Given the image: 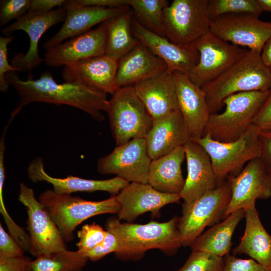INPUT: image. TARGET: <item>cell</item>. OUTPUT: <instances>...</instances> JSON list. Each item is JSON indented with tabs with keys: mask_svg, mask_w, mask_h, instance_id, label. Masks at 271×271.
<instances>
[{
	"mask_svg": "<svg viewBox=\"0 0 271 271\" xmlns=\"http://www.w3.org/2000/svg\"><path fill=\"white\" fill-rule=\"evenodd\" d=\"M269 68H270V71H271V67H270Z\"/></svg>",
	"mask_w": 271,
	"mask_h": 271,
	"instance_id": "c3c4849f",
	"label": "cell"
},
{
	"mask_svg": "<svg viewBox=\"0 0 271 271\" xmlns=\"http://www.w3.org/2000/svg\"><path fill=\"white\" fill-rule=\"evenodd\" d=\"M78 4L84 6L102 8H116L129 6V0H75Z\"/></svg>",
	"mask_w": 271,
	"mask_h": 271,
	"instance_id": "f6af8a7d",
	"label": "cell"
},
{
	"mask_svg": "<svg viewBox=\"0 0 271 271\" xmlns=\"http://www.w3.org/2000/svg\"><path fill=\"white\" fill-rule=\"evenodd\" d=\"M258 17L249 13L223 15L211 20L210 32L224 41L261 53L271 36V22Z\"/></svg>",
	"mask_w": 271,
	"mask_h": 271,
	"instance_id": "8fae6325",
	"label": "cell"
},
{
	"mask_svg": "<svg viewBox=\"0 0 271 271\" xmlns=\"http://www.w3.org/2000/svg\"><path fill=\"white\" fill-rule=\"evenodd\" d=\"M260 55L263 63L270 68L271 67V36L264 44Z\"/></svg>",
	"mask_w": 271,
	"mask_h": 271,
	"instance_id": "bcb514c9",
	"label": "cell"
},
{
	"mask_svg": "<svg viewBox=\"0 0 271 271\" xmlns=\"http://www.w3.org/2000/svg\"><path fill=\"white\" fill-rule=\"evenodd\" d=\"M62 7L66 11L65 20L59 31L44 43L43 47L47 50L129 10V6L116 8L84 6L75 0L66 1Z\"/></svg>",
	"mask_w": 271,
	"mask_h": 271,
	"instance_id": "e0dca14e",
	"label": "cell"
},
{
	"mask_svg": "<svg viewBox=\"0 0 271 271\" xmlns=\"http://www.w3.org/2000/svg\"><path fill=\"white\" fill-rule=\"evenodd\" d=\"M18 199L25 207L28 215L29 252L37 257L66 250V242L57 226L44 206L37 199L33 190L21 183Z\"/></svg>",
	"mask_w": 271,
	"mask_h": 271,
	"instance_id": "30bf717a",
	"label": "cell"
},
{
	"mask_svg": "<svg viewBox=\"0 0 271 271\" xmlns=\"http://www.w3.org/2000/svg\"><path fill=\"white\" fill-rule=\"evenodd\" d=\"M117 146L145 138L154 120L132 86L119 88L108 100L105 111Z\"/></svg>",
	"mask_w": 271,
	"mask_h": 271,
	"instance_id": "52a82bcc",
	"label": "cell"
},
{
	"mask_svg": "<svg viewBox=\"0 0 271 271\" xmlns=\"http://www.w3.org/2000/svg\"><path fill=\"white\" fill-rule=\"evenodd\" d=\"M106 40V26L103 22L94 29L47 50L44 55V62L49 67L65 66L104 55Z\"/></svg>",
	"mask_w": 271,
	"mask_h": 271,
	"instance_id": "ac0fdd59",
	"label": "cell"
},
{
	"mask_svg": "<svg viewBox=\"0 0 271 271\" xmlns=\"http://www.w3.org/2000/svg\"><path fill=\"white\" fill-rule=\"evenodd\" d=\"M260 131L252 123L240 138L232 142H218L208 134L193 140L209 155L217 186L237 176L245 164L259 157Z\"/></svg>",
	"mask_w": 271,
	"mask_h": 271,
	"instance_id": "5b68a950",
	"label": "cell"
},
{
	"mask_svg": "<svg viewBox=\"0 0 271 271\" xmlns=\"http://www.w3.org/2000/svg\"><path fill=\"white\" fill-rule=\"evenodd\" d=\"M169 5L166 0H129V3L136 19L146 29L163 37H166L163 11Z\"/></svg>",
	"mask_w": 271,
	"mask_h": 271,
	"instance_id": "1f68e13d",
	"label": "cell"
},
{
	"mask_svg": "<svg viewBox=\"0 0 271 271\" xmlns=\"http://www.w3.org/2000/svg\"><path fill=\"white\" fill-rule=\"evenodd\" d=\"M28 176L34 182H46L52 185L53 190L59 194L74 192L105 191L112 196L117 195L129 182L118 177L106 180L83 179L73 176L64 178L51 176L45 171L43 159L37 157L29 165Z\"/></svg>",
	"mask_w": 271,
	"mask_h": 271,
	"instance_id": "603a6c76",
	"label": "cell"
},
{
	"mask_svg": "<svg viewBox=\"0 0 271 271\" xmlns=\"http://www.w3.org/2000/svg\"><path fill=\"white\" fill-rule=\"evenodd\" d=\"M185 159L184 147H180L166 155L152 160L148 184L160 192L179 195L185 182L181 169Z\"/></svg>",
	"mask_w": 271,
	"mask_h": 271,
	"instance_id": "83f0119b",
	"label": "cell"
},
{
	"mask_svg": "<svg viewBox=\"0 0 271 271\" xmlns=\"http://www.w3.org/2000/svg\"><path fill=\"white\" fill-rule=\"evenodd\" d=\"M262 12H271V0H257Z\"/></svg>",
	"mask_w": 271,
	"mask_h": 271,
	"instance_id": "7dc6e473",
	"label": "cell"
},
{
	"mask_svg": "<svg viewBox=\"0 0 271 271\" xmlns=\"http://www.w3.org/2000/svg\"><path fill=\"white\" fill-rule=\"evenodd\" d=\"M209 0H174L163 11L166 37L179 46L195 48L210 31Z\"/></svg>",
	"mask_w": 271,
	"mask_h": 271,
	"instance_id": "ba28073f",
	"label": "cell"
},
{
	"mask_svg": "<svg viewBox=\"0 0 271 271\" xmlns=\"http://www.w3.org/2000/svg\"><path fill=\"white\" fill-rule=\"evenodd\" d=\"M168 69L162 59L139 43L119 60L116 85L118 88L132 86Z\"/></svg>",
	"mask_w": 271,
	"mask_h": 271,
	"instance_id": "484cf974",
	"label": "cell"
},
{
	"mask_svg": "<svg viewBox=\"0 0 271 271\" xmlns=\"http://www.w3.org/2000/svg\"><path fill=\"white\" fill-rule=\"evenodd\" d=\"M14 38V36L0 37V90L6 92L9 84L5 79L6 73L11 71H20V70L10 65L8 60V46Z\"/></svg>",
	"mask_w": 271,
	"mask_h": 271,
	"instance_id": "74e56055",
	"label": "cell"
},
{
	"mask_svg": "<svg viewBox=\"0 0 271 271\" xmlns=\"http://www.w3.org/2000/svg\"><path fill=\"white\" fill-rule=\"evenodd\" d=\"M66 11L62 7L46 13L28 12L15 23L4 28L2 33L10 36L14 32L23 30L28 35L30 45L27 52L15 55L12 65L20 71H31L44 62L39 55L38 44L43 35L51 27L64 22Z\"/></svg>",
	"mask_w": 271,
	"mask_h": 271,
	"instance_id": "5bb4252c",
	"label": "cell"
},
{
	"mask_svg": "<svg viewBox=\"0 0 271 271\" xmlns=\"http://www.w3.org/2000/svg\"><path fill=\"white\" fill-rule=\"evenodd\" d=\"M267 91L240 92L226 97L223 101L224 110L210 114L204 135L224 143L240 138L253 123Z\"/></svg>",
	"mask_w": 271,
	"mask_h": 271,
	"instance_id": "8992f818",
	"label": "cell"
},
{
	"mask_svg": "<svg viewBox=\"0 0 271 271\" xmlns=\"http://www.w3.org/2000/svg\"><path fill=\"white\" fill-rule=\"evenodd\" d=\"M211 19L229 14L249 13L258 16L262 13L257 0H209Z\"/></svg>",
	"mask_w": 271,
	"mask_h": 271,
	"instance_id": "d6a6232c",
	"label": "cell"
},
{
	"mask_svg": "<svg viewBox=\"0 0 271 271\" xmlns=\"http://www.w3.org/2000/svg\"><path fill=\"white\" fill-rule=\"evenodd\" d=\"M132 18L128 10L104 22L107 29L106 55L119 61L140 43L131 31Z\"/></svg>",
	"mask_w": 271,
	"mask_h": 271,
	"instance_id": "f546056e",
	"label": "cell"
},
{
	"mask_svg": "<svg viewBox=\"0 0 271 271\" xmlns=\"http://www.w3.org/2000/svg\"><path fill=\"white\" fill-rule=\"evenodd\" d=\"M195 48L199 53V60L187 75L201 88L220 75L248 50L224 41L210 31L198 41Z\"/></svg>",
	"mask_w": 271,
	"mask_h": 271,
	"instance_id": "7c38bea8",
	"label": "cell"
},
{
	"mask_svg": "<svg viewBox=\"0 0 271 271\" xmlns=\"http://www.w3.org/2000/svg\"><path fill=\"white\" fill-rule=\"evenodd\" d=\"M187 162V175L179 195L188 206L206 193L217 187L210 158L206 151L193 140L184 146Z\"/></svg>",
	"mask_w": 271,
	"mask_h": 271,
	"instance_id": "7402d4cb",
	"label": "cell"
},
{
	"mask_svg": "<svg viewBox=\"0 0 271 271\" xmlns=\"http://www.w3.org/2000/svg\"><path fill=\"white\" fill-rule=\"evenodd\" d=\"M131 31L138 41L162 59L172 72L187 75L198 62L199 55L195 48L177 45L146 29L133 17Z\"/></svg>",
	"mask_w": 271,
	"mask_h": 271,
	"instance_id": "44dd1931",
	"label": "cell"
},
{
	"mask_svg": "<svg viewBox=\"0 0 271 271\" xmlns=\"http://www.w3.org/2000/svg\"><path fill=\"white\" fill-rule=\"evenodd\" d=\"M228 180L231 196L223 219L238 209L255 205L257 199L271 197V175L259 157L249 161L237 176Z\"/></svg>",
	"mask_w": 271,
	"mask_h": 271,
	"instance_id": "9a60e30c",
	"label": "cell"
},
{
	"mask_svg": "<svg viewBox=\"0 0 271 271\" xmlns=\"http://www.w3.org/2000/svg\"><path fill=\"white\" fill-rule=\"evenodd\" d=\"M259 158L267 172L271 175V130H261L259 133Z\"/></svg>",
	"mask_w": 271,
	"mask_h": 271,
	"instance_id": "b9f144b4",
	"label": "cell"
},
{
	"mask_svg": "<svg viewBox=\"0 0 271 271\" xmlns=\"http://www.w3.org/2000/svg\"><path fill=\"white\" fill-rule=\"evenodd\" d=\"M245 228L234 254H245L271 271V235L259 218L255 205L245 210Z\"/></svg>",
	"mask_w": 271,
	"mask_h": 271,
	"instance_id": "4316f807",
	"label": "cell"
},
{
	"mask_svg": "<svg viewBox=\"0 0 271 271\" xmlns=\"http://www.w3.org/2000/svg\"><path fill=\"white\" fill-rule=\"evenodd\" d=\"M177 216L165 222L152 221L146 224L123 223L112 217L106 220L105 226L117 239L116 257L134 259L152 249H160L168 255L174 254L182 246Z\"/></svg>",
	"mask_w": 271,
	"mask_h": 271,
	"instance_id": "7a4b0ae2",
	"label": "cell"
},
{
	"mask_svg": "<svg viewBox=\"0 0 271 271\" xmlns=\"http://www.w3.org/2000/svg\"><path fill=\"white\" fill-rule=\"evenodd\" d=\"M223 271H270L253 259H241L232 255L224 257Z\"/></svg>",
	"mask_w": 271,
	"mask_h": 271,
	"instance_id": "f35d334b",
	"label": "cell"
},
{
	"mask_svg": "<svg viewBox=\"0 0 271 271\" xmlns=\"http://www.w3.org/2000/svg\"><path fill=\"white\" fill-rule=\"evenodd\" d=\"M39 200L53 218L66 243L73 240L75 228L85 220L102 214H117L120 209L116 195L92 201L47 190L40 195Z\"/></svg>",
	"mask_w": 271,
	"mask_h": 271,
	"instance_id": "277c9868",
	"label": "cell"
},
{
	"mask_svg": "<svg viewBox=\"0 0 271 271\" xmlns=\"http://www.w3.org/2000/svg\"><path fill=\"white\" fill-rule=\"evenodd\" d=\"M253 123L261 130H271V87L266 97L256 114Z\"/></svg>",
	"mask_w": 271,
	"mask_h": 271,
	"instance_id": "60d3db41",
	"label": "cell"
},
{
	"mask_svg": "<svg viewBox=\"0 0 271 271\" xmlns=\"http://www.w3.org/2000/svg\"><path fill=\"white\" fill-rule=\"evenodd\" d=\"M152 160L145 139H135L100 158L97 167L102 174H114L129 183H148Z\"/></svg>",
	"mask_w": 271,
	"mask_h": 271,
	"instance_id": "4fadbf2b",
	"label": "cell"
},
{
	"mask_svg": "<svg viewBox=\"0 0 271 271\" xmlns=\"http://www.w3.org/2000/svg\"><path fill=\"white\" fill-rule=\"evenodd\" d=\"M118 61L106 54L88 58L64 66L62 77L65 82L79 81L112 95L119 88L116 83Z\"/></svg>",
	"mask_w": 271,
	"mask_h": 271,
	"instance_id": "ffe728a7",
	"label": "cell"
},
{
	"mask_svg": "<svg viewBox=\"0 0 271 271\" xmlns=\"http://www.w3.org/2000/svg\"><path fill=\"white\" fill-rule=\"evenodd\" d=\"M224 257L201 251H192L183 265L176 271H223Z\"/></svg>",
	"mask_w": 271,
	"mask_h": 271,
	"instance_id": "836d02e7",
	"label": "cell"
},
{
	"mask_svg": "<svg viewBox=\"0 0 271 271\" xmlns=\"http://www.w3.org/2000/svg\"><path fill=\"white\" fill-rule=\"evenodd\" d=\"M24 250L0 224V258L24 256Z\"/></svg>",
	"mask_w": 271,
	"mask_h": 271,
	"instance_id": "ab89813d",
	"label": "cell"
},
{
	"mask_svg": "<svg viewBox=\"0 0 271 271\" xmlns=\"http://www.w3.org/2000/svg\"><path fill=\"white\" fill-rule=\"evenodd\" d=\"M103 241L93 249L82 253L88 259L97 261L110 253H116L119 250V245L117 238L112 233L106 230Z\"/></svg>",
	"mask_w": 271,
	"mask_h": 271,
	"instance_id": "8d00e7d4",
	"label": "cell"
},
{
	"mask_svg": "<svg viewBox=\"0 0 271 271\" xmlns=\"http://www.w3.org/2000/svg\"><path fill=\"white\" fill-rule=\"evenodd\" d=\"M231 196V184L228 180L189 205L182 206L178 222L182 246H190L204 228L223 219Z\"/></svg>",
	"mask_w": 271,
	"mask_h": 271,
	"instance_id": "9c48e42d",
	"label": "cell"
},
{
	"mask_svg": "<svg viewBox=\"0 0 271 271\" xmlns=\"http://www.w3.org/2000/svg\"><path fill=\"white\" fill-rule=\"evenodd\" d=\"M30 260L24 256L0 258V271H25Z\"/></svg>",
	"mask_w": 271,
	"mask_h": 271,
	"instance_id": "7bdbcfd3",
	"label": "cell"
},
{
	"mask_svg": "<svg viewBox=\"0 0 271 271\" xmlns=\"http://www.w3.org/2000/svg\"><path fill=\"white\" fill-rule=\"evenodd\" d=\"M88 260L78 250L66 249L37 257L28 262L25 271H81Z\"/></svg>",
	"mask_w": 271,
	"mask_h": 271,
	"instance_id": "4dcf8cb0",
	"label": "cell"
},
{
	"mask_svg": "<svg viewBox=\"0 0 271 271\" xmlns=\"http://www.w3.org/2000/svg\"><path fill=\"white\" fill-rule=\"evenodd\" d=\"M31 0H2L0 2V26L18 20L29 12Z\"/></svg>",
	"mask_w": 271,
	"mask_h": 271,
	"instance_id": "d590c367",
	"label": "cell"
},
{
	"mask_svg": "<svg viewBox=\"0 0 271 271\" xmlns=\"http://www.w3.org/2000/svg\"><path fill=\"white\" fill-rule=\"evenodd\" d=\"M173 74L179 109L191 140L201 138L204 135L210 115L205 93L186 74L177 71Z\"/></svg>",
	"mask_w": 271,
	"mask_h": 271,
	"instance_id": "d6986e66",
	"label": "cell"
},
{
	"mask_svg": "<svg viewBox=\"0 0 271 271\" xmlns=\"http://www.w3.org/2000/svg\"><path fill=\"white\" fill-rule=\"evenodd\" d=\"M120 204L117 218L131 223L138 216L151 212L155 217L159 216L164 206L174 203H179V194L160 192L148 183H129L116 195Z\"/></svg>",
	"mask_w": 271,
	"mask_h": 271,
	"instance_id": "2e32d148",
	"label": "cell"
},
{
	"mask_svg": "<svg viewBox=\"0 0 271 271\" xmlns=\"http://www.w3.org/2000/svg\"><path fill=\"white\" fill-rule=\"evenodd\" d=\"M5 79L20 96L19 103L11 113L10 123L25 106L33 102L68 105L84 111L93 119H104L102 111H106L109 100L106 94L79 81L59 84L48 71L37 79L30 75L26 80L19 77L17 71H11L6 73Z\"/></svg>",
	"mask_w": 271,
	"mask_h": 271,
	"instance_id": "6da1fadb",
	"label": "cell"
},
{
	"mask_svg": "<svg viewBox=\"0 0 271 271\" xmlns=\"http://www.w3.org/2000/svg\"><path fill=\"white\" fill-rule=\"evenodd\" d=\"M260 54L248 50L225 71L202 87L210 114L220 110L223 100L230 95L267 91L271 87V71L263 63Z\"/></svg>",
	"mask_w": 271,
	"mask_h": 271,
	"instance_id": "3957f363",
	"label": "cell"
},
{
	"mask_svg": "<svg viewBox=\"0 0 271 271\" xmlns=\"http://www.w3.org/2000/svg\"><path fill=\"white\" fill-rule=\"evenodd\" d=\"M132 86L154 122L179 110L173 74L169 69Z\"/></svg>",
	"mask_w": 271,
	"mask_h": 271,
	"instance_id": "cb8c5ba5",
	"label": "cell"
},
{
	"mask_svg": "<svg viewBox=\"0 0 271 271\" xmlns=\"http://www.w3.org/2000/svg\"><path fill=\"white\" fill-rule=\"evenodd\" d=\"M145 139L152 160L166 155L191 140L180 110L154 122Z\"/></svg>",
	"mask_w": 271,
	"mask_h": 271,
	"instance_id": "d4e9b609",
	"label": "cell"
},
{
	"mask_svg": "<svg viewBox=\"0 0 271 271\" xmlns=\"http://www.w3.org/2000/svg\"><path fill=\"white\" fill-rule=\"evenodd\" d=\"M245 210L238 209L219 223L200 234L190 246L192 251H201L224 257L228 254L232 237L239 222L244 217Z\"/></svg>",
	"mask_w": 271,
	"mask_h": 271,
	"instance_id": "f1b7e54d",
	"label": "cell"
},
{
	"mask_svg": "<svg viewBox=\"0 0 271 271\" xmlns=\"http://www.w3.org/2000/svg\"><path fill=\"white\" fill-rule=\"evenodd\" d=\"M106 232L100 225L95 223L83 225L77 232L79 239L77 250L84 253L93 249L103 241Z\"/></svg>",
	"mask_w": 271,
	"mask_h": 271,
	"instance_id": "e575fe53",
	"label": "cell"
},
{
	"mask_svg": "<svg viewBox=\"0 0 271 271\" xmlns=\"http://www.w3.org/2000/svg\"><path fill=\"white\" fill-rule=\"evenodd\" d=\"M65 0H31L29 12L46 13L56 7H62Z\"/></svg>",
	"mask_w": 271,
	"mask_h": 271,
	"instance_id": "ee69618b",
	"label": "cell"
}]
</instances>
